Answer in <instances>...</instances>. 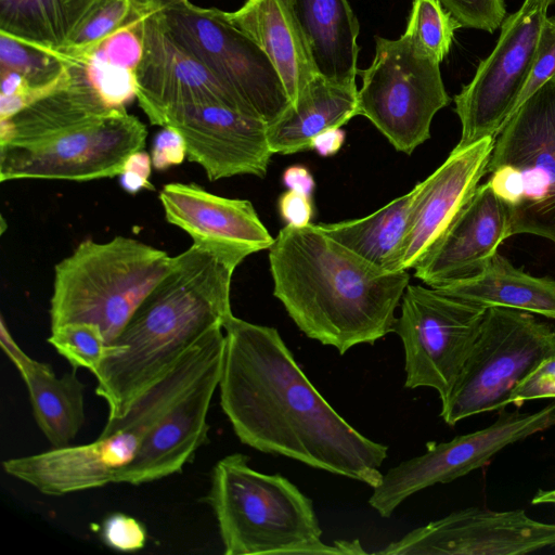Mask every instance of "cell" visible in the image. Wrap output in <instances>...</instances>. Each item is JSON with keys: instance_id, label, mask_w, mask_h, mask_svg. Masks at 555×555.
<instances>
[{"instance_id": "obj_1", "label": "cell", "mask_w": 555, "mask_h": 555, "mask_svg": "<svg viewBox=\"0 0 555 555\" xmlns=\"http://www.w3.org/2000/svg\"><path fill=\"white\" fill-rule=\"evenodd\" d=\"M223 330L220 405L240 441L377 487L388 447L363 436L334 410L278 330L233 314Z\"/></svg>"}, {"instance_id": "obj_2", "label": "cell", "mask_w": 555, "mask_h": 555, "mask_svg": "<svg viewBox=\"0 0 555 555\" xmlns=\"http://www.w3.org/2000/svg\"><path fill=\"white\" fill-rule=\"evenodd\" d=\"M273 295L309 338L340 354L393 332L406 271H385L319 224L285 225L269 248Z\"/></svg>"}, {"instance_id": "obj_3", "label": "cell", "mask_w": 555, "mask_h": 555, "mask_svg": "<svg viewBox=\"0 0 555 555\" xmlns=\"http://www.w3.org/2000/svg\"><path fill=\"white\" fill-rule=\"evenodd\" d=\"M246 257L194 243L173 257L169 272L143 299L92 373L95 392L108 406L107 420L122 416L204 334L223 327L233 314L232 276Z\"/></svg>"}, {"instance_id": "obj_4", "label": "cell", "mask_w": 555, "mask_h": 555, "mask_svg": "<svg viewBox=\"0 0 555 555\" xmlns=\"http://www.w3.org/2000/svg\"><path fill=\"white\" fill-rule=\"evenodd\" d=\"M67 83L11 119L0 144V181H89L119 176L126 159L143 151L145 125L126 107H111L69 61Z\"/></svg>"}, {"instance_id": "obj_5", "label": "cell", "mask_w": 555, "mask_h": 555, "mask_svg": "<svg viewBox=\"0 0 555 555\" xmlns=\"http://www.w3.org/2000/svg\"><path fill=\"white\" fill-rule=\"evenodd\" d=\"M248 462L245 454H229L210 475L206 500L225 555L365 553L358 541L324 544L311 499L282 475L260 473Z\"/></svg>"}, {"instance_id": "obj_6", "label": "cell", "mask_w": 555, "mask_h": 555, "mask_svg": "<svg viewBox=\"0 0 555 555\" xmlns=\"http://www.w3.org/2000/svg\"><path fill=\"white\" fill-rule=\"evenodd\" d=\"M172 263L166 251L132 237L82 241L55 266L50 330L93 323L111 345Z\"/></svg>"}, {"instance_id": "obj_7", "label": "cell", "mask_w": 555, "mask_h": 555, "mask_svg": "<svg viewBox=\"0 0 555 555\" xmlns=\"http://www.w3.org/2000/svg\"><path fill=\"white\" fill-rule=\"evenodd\" d=\"M486 175L507 211L511 235L533 234L555 244V77L496 134Z\"/></svg>"}, {"instance_id": "obj_8", "label": "cell", "mask_w": 555, "mask_h": 555, "mask_svg": "<svg viewBox=\"0 0 555 555\" xmlns=\"http://www.w3.org/2000/svg\"><path fill=\"white\" fill-rule=\"evenodd\" d=\"M555 352V328L530 312L488 308L440 416L450 426L508 405L513 389Z\"/></svg>"}, {"instance_id": "obj_9", "label": "cell", "mask_w": 555, "mask_h": 555, "mask_svg": "<svg viewBox=\"0 0 555 555\" xmlns=\"http://www.w3.org/2000/svg\"><path fill=\"white\" fill-rule=\"evenodd\" d=\"M440 63L402 35L375 37V55L358 70V115L367 118L398 151L408 155L430 137L434 116L449 105Z\"/></svg>"}, {"instance_id": "obj_10", "label": "cell", "mask_w": 555, "mask_h": 555, "mask_svg": "<svg viewBox=\"0 0 555 555\" xmlns=\"http://www.w3.org/2000/svg\"><path fill=\"white\" fill-rule=\"evenodd\" d=\"M172 37L268 125L289 106L284 83L268 55L227 17L189 0H156Z\"/></svg>"}, {"instance_id": "obj_11", "label": "cell", "mask_w": 555, "mask_h": 555, "mask_svg": "<svg viewBox=\"0 0 555 555\" xmlns=\"http://www.w3.org/2000/svg\"><path fill=\"white\" fill-rule=\"evenodd\" d=\"M401 300L393 332L404 350V387H429L443 400L464 366L488 308L422 285H408Z\"/></svg>"}, {"instance_id": "obj_12", "label": "cell", "mask_w": 555, "mask_h": 555, "mask_svg": "<svg viewBox=\"0 0 555 555\" xmlns=\"http://www.w3.org/2000/svg\"><path fill=\"white\" fill-rule=\"evenodd\" d=\"M548 7L544 0H525L502 22L494 49L454 98L462 132L453 150L495 138L508 120L531 70Z\"/></svg>"}, {"instance_id": "obj_13", "label": "cell", "mask_w": 555, "mask_h": 555, "mask_svg": "<svg viewBox=\"0 0 555 555\" xmlns=\"http://www.w3.org/2000/svg\"><path fill=\"white\" fill-rule=\"evenodd\" d=\"M555 426V403L534 413L501 410L490 426L447 442H427L425 453L403 461L383 475L369 504L390 517L409 496L437 483H448L486 465L509 444Z\"/></svg>"}, {"instance_id": "obj_14", "label": "cell", "mask_w": 555, "mask_h": 555, "mask_svg": "<svg viewBox=\"0 0 555 555\" xmlns=\"http://www.w3.org/2000/svg\"><path fill=\"white\" fill-rule=\"evenodd\" d=\"M139 28L142 56L134 72L137 100L152 125L169 109L194 104L223 105L253 116L231 90L172 37L156 0H146Z\"/></svg>"}, {"instance_id": "obj_15", "label": "cell", "mask_w": 555, "mask_h": 555, "mask_svg": "<svg viewBox=\"0 0 555 555\" xmlns=\"http://www.w3.org/2000/svg\"><path fill=\"white\" fill-rule=\"evenodd\" d=\"M555 546V524L525 511L468 507L416 528L389 543L385 555H518Z\"/></svg>"}, {"instance_id": "obj_16", "label": "cell", "mask_w": 555, "mask_h": 555, "mask_svg": "<svg viewBox=\"0 0 555 555\" xmlns=\"http://www.w3.org/2000/svg\"><path fill=\"white\" fill-rule=\"evenodd\" d=\"M153 125L177 129L186 143V158L210 181L241 175L263 178L273 154L263 120L218 104L169 109Z\"/></svg>"}, {"instance_id": "obj_17", "label": "cell", "mask_w": 555, "mask_h": 555, "mask_svg": "<svg viewBox=\"0 0 555 555\" xmlns=\"http://www.w3.org/2000/svg\"><path fill=\"white\" fill-rule=\"evenodd\" d=\"M223 357L224 351L216 356L169 406L144 437L132 462L118 472L115 483L139 486L178 474L209 442L207 416L219 387Z\"/></svg>"}, {"instance_id": "obj_18", "label": "cell", "mask_w": 555, "mask_h": 555, "mask_svg": "<svg viewBox=\"0 0 555 555\" xmlns=\"http://www.w3.org/2000/svg\"><path fill=\"white\" fill-rule=\"evenodd\" d=\"M511 235L507 211L487 184L476 188L414 268V275L438 288L478 275Z\"/></svg>"}, {"instance_id": "obj_19", "label": "cell", "mask_w": 555, "mask_h": 555, "mask_svg": "<svg viewBox=\"0 0 555 555\" xmlns=\"http://www.w3.org/2000/svg\"><path fill=\"white\" fill-rule=\"evenodd\" d=\"M145 431L122 428L90 443L52 448L8 459L3 470L46 495L60 496L115 483L119 470L134 459Z\"/></svg>"}, {"instance_id": "obj_20", "label": "cell", "mask_w": 555, "mask_h": 555, "mask_svg": "<svg viewBox=\"0 0 555 555\" xmlns=\"http://www.w3.org/2000/svg\"><path fill=\"white\" fill-rule=\"evenodd\" d=\"M494 137H487L463 150H452L444 163L415 185L406 235L398 270L414 269L461 206L486 176Z\"/></svg>"}, {"instance_id": "obj_21", "label": "cell", "mask_w": 555, "mask_h": 555, "mask_svg": "<svg viewBox=\"0 0 555 555\" xmlns=\"http://www.w3.org/2000/svg\"><path fill=\"white\" fill-rule=\"evenodd\" d=\"M166 220L194 244L247 256L269 249L274 238L247 199L212 194L195 183L173 182L159 193Z\"/></svg>"}, {"instance_id": "obj_22", "label": "cell", "mask_w": 555, "mask_h": 555, "mask_svg": "<svg viewBox=\"0 0 555 555\" xmlns=\"http://www.w3.org/2000/svg\"><path fill=\"white\" fill-rule=\"evenodd\" d=\"M314 70L321 77L357 88L360 25L348 0H287Z\"/></svg>"}, {"instance_id": "obj_23", "label": "cell", "mask_w": 555, "mask_h": 555, "mask_svg": "<svg viewBox=\"0 0 555 555\" xmlns=\"http://www.w3.org/2000/svg\"><path fill=\"white\" fill-rule=\"evenodd\" d=\"M227 17L268 55L293 103L318 74L288 1L246 0Z\"/></svg>"}, {"instance_id": "obj_24", "label": "cell", "mask_w": 555, "mask_h": 555, "mask_svg": "<svg viewBox=\"0 0 555 555\" xmlns=\"http://www.w3.org/2000/svg\"><path fill=\"white\" fill-rule=\"evenodd\" d=\"M358 116V89L315 75L284 113L268 125L273 154H294L310 149L313 138L340 128Z\"/></svg>"}, {"instance_id": "obj_25", "label": "cell", "mask_w": 555, "mask_h": 555, "mask_svg": "<svg viewBox=\"0 0 555 555\" xmlns=\"http://www.w3.org/2000/svg\"><path fill=\"white\" fill-rule=\"evenodd\" d=\"M435 289L486 308H509L555 319V280L532 276L499 253L478 275Z\"/></svg>"}, {"instance_id": "obj_26", "label": "cell", "mask_w": 555, "mask_h": 555, "mask_svg": "<svg viewBox=\"0 0 555 555\" xmlns=\"http://www.w3.org/2000/svg\"><path fill=\"white\" fill-rule=\"evenodd\" d=\"M20 372L34 417L52 448L69 446L85 423V384L76 370L57 377L53 369L29 358Z\"/></svg>"}, {"instance_id": "obj_27", "label": "cell", "mask_w": 555, "mask_h": 555, "mask_svg": "<svg viewBox=\"0 0 555 555\" xmlns=\"http://www.w3.org/2000/svg\"><path fill=\"white\" fill-rule=\"evenodd\" d=\"M105 0H0V33L60 52Z\"/></svg>"}, {"instance_id": "obj_28", "label": "cell", "mask_w": 555, "mask_h": 555, "mask_svg": "<svg viewBox=\"0 0 555 555\" xmlns=\"http://www.w3.org/2000/svg\"><path fill=\"white\" fill-rule=\"evenodd\" d=\"M415 186L375 212L353 220L321 223L333 240L375 267L396 272L406 235Z\"/></svg>"}, {"instance_id": "obj_29", "label": "cell", "mask_w": 555, "mask_h": 555, "mask_svg": "<svg viewBox=\"0 0 555 555\" xmlns=\"http://www.w3.org/2000/svg\"><path fill=\"white\" fill-rule=\"evenodd\" d=\"M0 69L17 73L43 95L57 90L70 77L69 62L56 52L0 33Z\"/></svg>"}, {"instance_id": "obj_30", "label": "cell", "mask_w": 555, "mask_h": 555, "mask_svg": "<svg viewBox=\"0 0 555 555\" xmlns=\"http://www.w3.org/2000/svg\"><path fill=\"white\" fill-rule=\"evenodd\" d=\"M146 0H105L81 24L59 53L69 61L90 55L107 37L140 17Z\"/></svg>"}, {"instance_id": "obj_31", "label": "cell", "mask_w": 555, "mask_h": 555, "mask_svg": "<svg viewBox=\"0 0 555 555\" xmlns=\"http://www.w3.org/2000/svg\"><path fill=\"white\" fill-rule=\"evenodd\" d=\"M461 27L440 0H413L403 34L422 52L441 63L450 51L454 31Z\"/></svg>"}, {"instance_id": "obj_32", "label": "cell", "mask_w": 555, "mask_h": 555, "mask_svg": "<svg viewBox=\"0 0 555 555\" xmlns=\"http://www.w3.org/2000/svg\"><path fill=\"white\" fill-rule=\"evenodd\" d=\"M47 341L64 357L73 370L95 372L108 353L101 327L88 322H73L51 330Z\"/></svg>"}, {"instance_id": "obj_33", "label": "cell", "mask_w": 555, "mask_h": 555, "mask_svg": "<svg viewBox=\"0 0 555 555\" xmlns=\"http://www.w3.org/2000/svg\"><path fill=\"white\" fill-rule=\"evenodd\" d=\"M77 63L82 65L87 80L108 106L126 107L137 99L133 70L94 57H88Z\"/></svg>"}, {"instance_id": "obj_34", "label": "cell", "mask_w": 555, "mask_h": 555, "mask_svg": "<svg viewBox=\"0 0 555 555\" xmlns=\"http://www.w3.org/2000/svg\"><path fill=\"white\" fill-rule=\"evenodd\" d=\"M139 20L140 17L107 37L86 59L94 57L112 65L135 72L142 56V38L139 28Z\"/></svg>"}, {"instance_id": "obj_35", "label": "cell", "mask_w": 555, "mask_h": 555, "mask_svg": "<svg viewBox=\"0 0 555 555\" xmlns=\"http://www.w3.org/2000/svg\"><path fill=\"white\" fill-rule=\"evenodd\" d=\"M465 28L494 33L506 16L504 0H440Z\"/></svg>"}, {"instance_id": "obj_36", "label": "cell", "mask_w": 555, "mask_h": 555, "mask_svg": "<svg viewBox=\"0 0 555 555\" xmlns=\"http://www.w3.org/2000/svg\"><path fill=\"white\" fill-rule=\"evenodd\" d=\"M553 77H555V16H546L540 30L531 70L514 112Z\"/></svg>"}, {"instance_id": "obj_37", "label": "cell", "mask_w": 555, "mask_h": 555, "mask_svg": "<svg viewBox=\"0 0 555 555\" xmlns=\"http://www.w3.org/2000/svg\"><path fill=\"white\" fill-rule=\"evenodd\" d=\"M100 537L111 548L137 552L145 546L147 533L144 525L134 517L124 513H113L102 521Z\"/></svg>"}, {"instance_id": "obj_38", "label": "cell", "mask_w": 555, "mask_h": 555, "mask_svg": "<svg viewBox=\"0 0 555 555\" xmlns=\"http://www.w3.org/2000/svg\"><path fill=\"white\" fill-rule=\"evenodd\" d=\"M555 398V352L543 359L512 391L508 404Z\"/></svg>"}, {"instance_id": "obj_39", "label": "cell", "mask_w": 555, "mask_h": 555, "mask_svg": "<svg viewBox=\"0 0 555 555\" xmlns=\"http://www.w3.org/2000/svg\"><path fill=\"white\" fill-rule=\"evenodd\" d=\"M150 155L152 165L157 170L180 165L186 157L185 140L177 129L165 126L156 133Z\"/></svg>"}, {"instance_id": "obj_40", "label": "cell", "mask_w": 555, "mask_h": 555, "mask_svg": "<svg viewBox=\"0 0 555 555\" xmlns=\"http://www.w3.org/2000/svg\"><path fill=\"white\" fill-rule=\"evenodd\" d=\"M152 167L151 155L146 152L139 151L131 154L118 176L121 188L132 195L143 189L154 190L149 180Z\"/></svg>"}, {"instance_id": "obj_41", "label": "cell", "mask_w": 555, "mask_h": 555, "mask_svg": "<svg viewBox=\"0 0 555 555\" xmlns=\"http://www.w3.org/2000/svg\"><path fill=\"white\" fill-rule=\"evenodd\" d=\"M279 211L286 225L306 227L313 215L311 196L288 190L284 192L278 203Z\"/></svg>"}, {"instance_id": "obj_42", "label": "cell", "mask_w": 555, "mask_h": 555, "mask_svg": "<svg viewBox=\"0 0 555 555\" xmlns=\"http://www.w3.org/2000/svg\"><path fill=\"white\" fill-rule=\"evenodd\" d=\"M282 182L288 190L301 192L309 196L315 188L314 179L309 169L302 165H293L285 169Z\"/></svg>"}, {"instance_id": "obj_43", "label": "cell", "mask_w": 555, "mask_h": 555, "mask_svg": "<svg viewBox=\"0 0 555 555\" xmlns=\"http://www.w3.org/2000/svg\"><path fill=\"white\" fill-rule=\"evenodd\" d=\"M344 142L345 131L332 128L313 138L310 149L315 150L321 156H332L341 149Z\"/></svg>"}, {"instance_id": "obj_44", "label": "cell", "mask_w": 555, "mask_h": 555, "mask_svg": "<svg viewBox=\"0 0 555 555\" xmlns=\"http://www.w3.org/2000/svg\"><path fill=\"white\" fill-rule=\"evenodd\" d=\"M0 343L3 351L10 358L16 369L23 365L30 358L17 345L10 331L8 330L3 319H1L0 322Z\"/></svg>"}, {"instance_id": "obj_45", "label": "cell", "mask_w": 555, "mask_h": 555, "mask_svg": "<svg viewBox=\"0 0 555 555\" xmlns=\"http://www.w3.org/2000/svg\"><path fill=\"white\" fill-rule=\"evenodd\" d=\"M532 504H552L555 506V489L539 490L532 499Z\"/></svg>"}, {"instance_id": "obj_46", "label": "cell", "mask_w": 555, "mask_h": 555, "mask_svg": "<svg viewBox=\"0 0 555 555\" xmlns=\"http://www.w3.org/2000/svg\"><path fill=\"white\" fill-rule=\"evenodd\" d=\"M544 1H546L550 5L555 2V0H544Z\"/></svg>"}]
</instances>
